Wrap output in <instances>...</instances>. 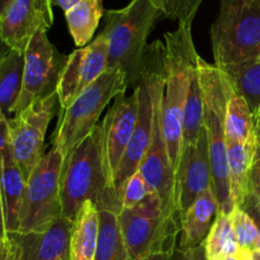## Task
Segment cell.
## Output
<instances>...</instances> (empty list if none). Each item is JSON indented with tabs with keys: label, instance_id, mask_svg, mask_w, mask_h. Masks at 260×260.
<instances>
[{
	"label": "cell",
	"instance_id": "6da1fadb",
	"mask_svg": "<svg viewBox=\"0 0 260 260\" xmlns=\"http://www.w3.org/2000/svg\"><path fill=\"white\" fill-rule=\"evenodd\" d=\"M165 45L160 40L147 46L142 73L147 79L152 98L151 141L139 170L144 175L150 192L160 198L168 225L180 233L175 177L168 154L162 126V86H164Z\"/></svg>",
	"mask_w": 260,
	"mask_h": 260
},
{
	"label": "cell",
	"instance_id": "7a4b0ae2",
	"mask_svg": "<svg viewBox=\"0 0 260 260\" xmlns=\"http://www.w3.org/2000/svg\"><path fill=\"white\" fill-rule=\"evenodd\" d=\"M164 45L162 126L168 154L174 172L178 197L184 107L189 86L190 71L200 57L193 41L192 24L179 23L177 29L165 33Z\"/></svg>",
	"mask_w": 260,
	"mask_h": 260
},
{
	"label": "cell",
	"instance_id": "3957f363",
	"mask_svg": "<svg viewBox=\"0 0 260 260\" xmlns=\"http://www.w3.org/2000/svg\"><path fill=\"white\" fill-rule=\"evenodd\" d=\"M61 216L74 222L81 206L90 201L98 211L119 213L106 177L101 123L63 162L60 184Z\"/></svg>",
	"mask_w": 260,
	"mask_h": 260
},
{
	"label": "cell",
	"instance_id": "277c9868",
	"mask_svg": "<svg viewBox=\"0 0 260 260\" xmlns=\"http://www.w3.org/2000/svg\"><path fill=\"white\" fill-rule=\"evenodd\" d=\"M162 13L151 0H131L121 9L106 12L102 32L108 40L107 70H118L128 86L136 88L141 79L147 38Z\"/></svg>",
	"mask_w": 260,
	"mask_h": 260
},
{
	"label": "cell",
	"instance_id": "5b68a950",
	"mask_svg": "<svg viewBox=\"0 0 260 260\" xmlns=\"http://www.w3.org/2000/svg\"><path fill=\"white\" fill-rule=\"evenodd\" d=\"M201 86L205 102V121L210 154L212 187L218 202V212L230 215L233 212L230 183H229L228 144L225 135V112L228 101L226 75L215 63L198 58Z\"/></svg>",
	"mask_w": 260,
	"mask_h": 260
},
{
	"label": "cell",
	"instance_id": "8992f818",
	"mask_svg": "<svg viewBox=\"0 0 260 260\" xmlns=\"http://www.w3.org/2000/svg\"><path fill=\"white\" fill-rule=\"evenodd\" d=\"M211 42L215 65L221 70L260 55V0H220Z\"/></svg>",
	"mask_w": 260,
	"mask_h": 260
},
{
	"label": "cell",
	"instance_id": "52a82bcc",
	"mask_svg": "<svg viewBox=\"0 0 260 260\" xmlns=\"http://www.w3.org/2000/svg\"><path fill=\"white\" fill-rule=\"evenodd\" d=\"M128 89L126 78L118 70H107L66 109L60 111L52 135V144L61 152L63 162L74 150L98 126L104 109L119 94Z\"/></svg>",
	"mask_w": 260,
	"mask_h": 260
},
{
	"label": "cell",
	"instance_id": "ba28073f",
	"mask_svg": "<svg viewBox=\"0 0 260 260\" xmlns=\"http://www.w3.org/2000/svg\"><path fill=\"white\" fill-rule=\"evenodd\" d=\"M62 168V155L51 146L27 180L19 233L45 230L61 217Z\"/></svg>",
	"mask_w": 260,
	"mask_h": 260
},
{
	"label": "cell",
	"instance_id": "9c48e42d",
	"mask_svg": "<svg viewBox=\"0 0 260 260\" xmlns=\"http://www.w3.org/2000/svg\"><path fill=\"white\" fill-rule=\"evenodd\" d=\"M119 228L131 260L170 251L177 246L178 231L165 220L160 198L155 193L132 208H122L118 213Z\"/></svg>",
	"mask_w": 260,
	"mask_h": 260
},
{
	"label": "cell",
	"instance_id": "30bf717a",
	"mask_svg": "<svg viewBox=\"0 0 260 260\" xmlns=\"http://www.w3.org/2000/svg\"><path fill=\"white\" fill-rule=\"evenodd\" d=\"M57 111L60 103L57 93H53L9 119L10 152L25 180L45 156L46 132Z\"/></svg>",
	"mask_w": 260,
	"mask_h": 260
},
{
	"label": "cell",
	"instance_id": "8fae6325",
	"mask_svg": "<svg viewBox=\"0 0 260 260\" xmlns=\"http://www.w3.org/2000/svg\"><path fill=\"white\" fill-rule=\"evenodd\" d=\"M66 61L68 56L56 50L48 40L47 32L40 30L33 36L24 51L22 91L13 108L12 117L23 112L35 102L56 93Z\"/></svg>",
	"mask_w": 260,
	"mask_h": 260
},
{
	"label": "cell",
	"instance_id": "7c38bea8",
	"mask_svg": "<svg viewBox=\"0 0 260 260\" xmlns=\"http://www.w3.org/2000/svg\"><path fill=\"white\" fill-rule=\"evenodd\" d=\"M139 114V90L134 89L131 95L119 94L107 111L101 122L103 135V160L109 189L122 208L114 193V177L124 151L129 144Z\"/></svg>",
	"mask_w": 260,
	"mask_h": 260
},
{
	"label": "cell",
	"instance_id": "4fadbf2b",
	"mask_svg": "<svg viewBox=\"0 0 260 260\" xmlns=\"http://www.w3.org/2000/svg\"><path fill=\"white\" fill-rule=\"evenodd\" d=\"M108 66V40L103 32L85 47L68 55V61L61 71L56 93L60 111L68 108L84 89L103 75Z\"/></svg>",
	"mask_w": 260,
	"mask_h": 260
},
{
	"label": "cell",
	"instance_id": "5bb4252c",
	"mask_svg": "<svg viewBox=\"0 0 260 260\" xmlns=\"http://www.w3.org/2000/svg\"><path fill=\"white\" fill-rule=\"evenodd\" d=\"M52 0H15L0 17V37L13 50L24 52L33 36L53 24Z\"/></svg>",
	"mask_w": 260,
	"mask_h": 260
},
{
	"label": "cell",
	"instance_id": "9a60e30c",
	"mask_svg": "<svg viewBox=\"0 0 260 260\" xmlns=\"http://www.w3.org/2000/svg\"><path fill=\"white\" fill-rule=\"evenodd\" d=\"M73 221L58 217L47 229L10 234L18 260H70Z\"/></svg>",
	"mask_w": 260,
	"mask_h": 260
},
{
	"label": "cell",
	"instance_id": "2e32d148",
	"mask_svg": "<svg viewBox=\"0 0 260 260\" xmlns=\"http://www.w3.org/2000/svg\"><path fill=\"white\" fill-rule=\"evenodd\" d=\"M136 88L139 90V114L136 126L114 177V193L121 206V196L124 184L128 178L139 170L151 141L152 98L149 81L144 75H141L140 84Z\"/></svg>",
	"mask_w": 260,
	"mask_h": 260
},
{
	"label": "cell",
	"instance_id": "e0dca14e",
	"mask_svg": "<svg viewBox=\"0 0 260 260\" xmlns=\"http://www.w3.org/2000/svg\"><path fill=\"white\" fill-rule=\"evenodd\" d=\"M212 187V174H211L210 154L205 127L202 128L197 145L190 151L182 175V182L178 197V212L179 218L192 207L193 203Z\"/></svg>",
	"mask_w": 260,
	"mask_h": 260
},
{
	"label": "cell",
	"instance_id": "ac0fdd59",
	"mask_svg": "<svg viewBox=\"0 0 260 260\" xmlns=\"http://www.w3.org/2000/svg\"><path fill=\"white\" fill-rule=\"evenodd\" d=\"M218 212V202L213 187H210L184 213L180 220L179 245L183 250L203 245Z\"/></svg>",
	"mask_w": 260,
	"mask_h": 260
},
{
	"label": "cell",
	"instance_id": "d6986e66",
	"mask_svg": "<svg viewBox=\"0 0 260 260\" xmlns=\"http://www.w3.org/2000/svg\"><path fill=\"white\" fill-rule=\"evenodd\" d=\"M200 58V57H198ZM205 121V102H203V91L201 86L200 70L197 63L193 66L190 71L189 86H188L187 101L184 107V119H183V141L180 149V167H179V180H178V197H179L180 182L184 172L185 164L189 157L190 151L197 145L201 131L203 128Z\"/></svg>",
	"mask_w": 260,
	"mask_h": 260
},
{
	"label": "cell",
	"instance_id": "ffe728a7",
	"mask_svg": "<svg viewBox=\"0 0 260 260\" xmlns=\"http://www.w3.org/2000/svg\"><path fill=\"white\" fill-rule=\"evenodd\" d=\"M25 185L27 180L18 165L15 164L9 146L0 162V187H2L5 229L8 235L19 233Z\"/></svg>",
	"mask_w": 260,
	"mask_h": 260
},
{
	"label": "cell",
	"instance_id": "44dd1931",
	"mask_svg": "<svg viewBox=\"0 0 260 260\" xmlns=\"http://www.w3.org/2000/svg\"><path fill=\"white\" fill-rule=\"evenodd\" d=\"M256 141L254 132L244 144L228 142L229 183L233 207H241L250 193V173L255 160Z\"/></svg>",
	"mask_w": 260,
	"mask_h": 260
},
{
	"label": "cell",
	"instance_id": "7402d4cb",
	"mask_svg": "<svg viewBox=\"0 0 260 260\" xmlns=\"http://www.w3.org/2000/svg\"><path fill=\"white\" fill-rule=\"evenodd\" d=\"M99 234V212L88 201L81 206L73 223L70 260H94Z\"/></svg>",
	"mask_w": 260,
	"mask_h": 260
},
{
	"label": "cell",
	"instance_id": "603a6c76",
	"mask_svg": "<svg viewBox=\"0 0 260 260\" xmlns=\"http://www.w3.org/2000/svg\"><path fill=\"white\" fill-rule=\"evenodd\" d=\"M226 75V74H225ZM228 101L225 112L226 144H244L253 134V112L248 101L239 93L226 75Z\"/></svg>",
	"mask_w": 260,
	"mask_h": 260
},
{
	"label": "cell",
	"instance_id": "cb8c5ba5",
	"mask_svg": "<svg viewBox=\"0 0 260 260\" xmlns=\"http://www.w3.org/2000/svg\"><path fill=\"white\" fill-rule=\"evenodd\" d=\"M103 14V0H80L65 12L69 32L79 48L90 42Z\"/></svg>",
	"mask_w": 260,
	"mask_h": 260
},
{
	"label": "cell",
	"instance_id": "d4e9b609",
	"mask_svg": "<svg viewBox=\"0 0 260 260\" xmlns=\"http://www.w3.org/2000/svg\"><path fill=\"white\" fill-rule=\"evenodd\" d=\"M24 52L10 50L0 61V112L10 118L23 85Z\"/></svg>",
	"mask_w": 260,
	"mask_h": 260
},
{
	"label": "cell",
	"instance_id": "484cf974",
	"mask_svg": "<svg viewBox=\"0 0 260 260\" xmlns=\"http://www.w3.org/2000/svg\"><path fill=\"white\" fill-rule=\"evenodd\" d=\"M99 234L94 260H131L119 228L118 213L98 211Z\"/></svg>",
	"mask_w": 260,
	"mask_h": 260
},
{
	"label": "cell",
	"instance_id": "4316f807",
	"mask_svg": "<svg viewBox=\"0 0 260 260\" xmlns=\"http://www.w3.org/2000/svg\"><path fill=\"white\" fill-rule=\"evenodd\" d=\"M203 246L207 260H221L226 256L240 254V248L231 223L230 215L217 212L212 229Z\"/></svg>",
	"mask_w": 260,
	"mask_h": 260
},
{
	"label": "cell",
	"instance_id": "83f0119b",
	"mask_svg": "<svg viewBox=\"0 0 260 260\" xmlns=\"http://www.w3.org/2000/svg\"><path fill=\"white\" fill-rule=\"evenodd\" d=\"M236 90L248 101L251 112L260 106V55L235 68L222 70Z\"/></svg>",
	"mask_w": 260,
	"mask_h": 260
},
{
	"label": "cell",
	"instance_id": "f1b7e54d",
	"mask_svg": "<svg viewBox=\"0 0 260 260\" xmlns=\"http://www.w3.org/2000/svg\"><path fill=\"white\" fill-rule=\"evenodd\" d=\"M230 218L240 251L251 253L254 250H260L259 233L253 218L243 208L239 207L234 208L230 213Z\"/></svg>",
	"mask_w": 260,
	"mask_h": 260
},
{
	"label": "cell",
	"instance_id": "f546056e",
	"mask_svg": "<svg viewBox=\"0 0 260 260\" xmlns=\"http://www.w3.org/2000/svg\"><path fill=\"white\" fill-rule=\"evenodd\" d=\"M162 17L184 24H193L203 0H151Z\"/></svg>",
	"mask_w": 260,
	"mask_h": 260
},
{
	"label": "cell",
	"instance_id": "4dcf8cb0",
	"mask_svg": "<svg viewBox=\"0 0 260 260\" xmlns=\"http://www.w3.org/2000/svg\"><path fill=\"white\" fill-rule=\"evenodd\" d=\"M150 189L145 182L144 175L137 170L134 175L128 178L122 190L121 202L122 208H132L144 202L150 196ZM121 208V210H122Z\"/></svg>",
	"mask_w": 260,
	"mask_h": 260
},
{
	"label": "cell",
	"instance_id": "1f68e13d",
	"mask_svg": "<svg viewBox=\"0 0 260 260\" xmlns=\"http://www.w3.org/2000/svg\"><path fill=\"white\" fill-rule=\"evenodd\" d=\"M239 208H243L251 218L255 222L256 229H258L259 233V245H260V197L256 196L254 192H250L248 194V197L244 201L243 206Z\"/></svg>",
	"mask_w": 260,
	"mask_h": 260
},
{
	"label": "cell",
	"instance_id": "d6a6232c",
	"mask_svg": "<svg viewBox=\"0 0 260 260\" xmlns=\"http://www.w3.org/2000/svg\"><path fill=\"white\" fill-rule=\"evenodd\" d=\"M169 260H207L205 253V246L201 245L196 249L183 250L175 246L170 253Z\"/></svg>",
	"mask_w": 260,
	"mask_h": 260
},
{
	"label": "cell",
	"instance_id": "836d02e7",
	"mask_svg": "<svg viewBox=\"0 0 260 260\" xmlns=\"http://www.w3.org/2000/svg\"><path fill=\"white\" fill-rule=\"evenodd\" d=\"M10 145L9 118L0 112V162Z\"/></svg>",
	"mask_w": 260,
	"mask_h": 260
},
{
	"label": "cell",
	"instance_id": "e575fe53",
	"mask_svg": "<svg viewBox=\"0 0 260 260\" xmlns=\"http://www.w3.org/2000/svg\"><path fill=\"white\" fill-rule=\"evenodd\" d=\"M0 260H18L17 251H15L14 244L9 239L0 240Z\"/></svg>",
	"mask_w": 260,
	"mask_h": 260
},
{
	"label": "cell",
	"instance_id": "d590c367",
	"mask_svg": "<svg viewBox=\"0 0 260 260\" xmlns=\"http://www.w3.org/2000/svg\"><path fill=\"white\" fill-rule=\"evenodd\" d=\"M250 192L260 197V159L254 160L250 173Z\"/></svg>",
	"mask_w": 260,
	"mask_h": 260
},
{
	"label": "cell",
	"instance_id": "8d00e7d4",
	"mask_svg": "<svg viewBox=\"0 0 260 260\" xmlns=\"http://www.w3.org/2000/svg\"><path fill=\"white\" fill-rule=\"evenodd\" d=\"M8 239L7 229H5V218H4V207H3V196L2 187H0V240Z\"/></svg>",
	"mask_w": 260,
	"mask_h": 260
},
{
	"label": "cell",
	"instance_id": "74e56055",
	"mask_svg": "<svg viewBox=\"0 0 260 260\" xmlns=\"http://www.w3.org/2000/svg\"><path fill=\"white\" fill-rule=\"evenodd\" d=\"M80 0H52V4L56 7H60L63 12H68L70 8H73L74 5L78 4Z\"/></svg>",
	"mask_w": 260,
	"mask_h": 260
},
{
	"label": "cell",
	"instance_id": "f35d334b",
	"mask_svg": "<svg viewBox=\"0 0 260 260\" xmlns=\"http://www.w3.org/2000/svg\"><path fill=\"white\" fill-rule=\"evenodd\" d=\"M170 253H172V251H170ZM170 253H168V251H162V253L151 254V255H147L140 260H169Z\"/></svg>",
	"mask_w": 260,
	"mask_h": 260
},
{
	"label": "cell",
	"instance_id": "ab89813d",
	"mask_svg": "<svg viewBox=\"0 0 260 260\" xmlns=\"http://www.w3.org/2000/svg\"><path fill=\"white\" fill-rule=\"evenodd\" d=\"M10 50H12V48H10L9 46H8L4 41H3V38L0 37V61H2L3 58L8 55V52H9Z\"/></svg>",
	"mask_w": 260,
	"mask_h": 260
},
{
	"label": "cell",
	"instance_id": "60d3db41",
	"mask_svg": "<svg viewBox=\"0 0 260 260\" xmlns=\"http://www.w3.org/2000/svg\"><path fill=\"white\" fill-rule=\"evenodd\" d=\"M15 0H0V17L7 12L8 8L14 3Z\"/></svg>",
	"mask_w": 260,
	"mask_h": 260
},
{
	"label": "cell",
	"instance_id": "b9f144b4",
	"mask_svg": "<svg viewBox=\"0 0 260 260\" xmlns=\"http://www.w3.org/2000/svg\"><path fill=\"white\" fill-rule=\"evenodd\" d=\"M250 258L253 260H260V250H254L251 253H249Z\"/></svg>",
	"mask_w": 260,
	"mask_h": 260
},
{
	"label": "cell",
	"instance_id": "7bdbcfd3",
	"mask_svg": "<svg viewBox=\"0 0 260 260\" xmlns=\"http://www.w3.org/2000/svg\"><path fill=\"white\" fill-rule=\"evenodd\" d=\"M221 260H243L241 258V253L238 254V255H231V256H226V258L221 259Z\"/></svg>",
	"mask_w": 260,
	"mask_h": 260
},
{
	"label": "cell",
	"instance_id": "ee69618b",
	"mask_svg": "<svg viewBox=\"0 0 260 260\" xmlns=\"http://www.w3.org/2000/svg\"><path fill=\"white\" fill-rule=\"evenodd\" d=\"M241 253V258L243 260H253L250 258V255H249V253H243V251H240Z\"/></svg>",
	"mask_w": 260,
	"mask_h": 260
}]
</instances>
